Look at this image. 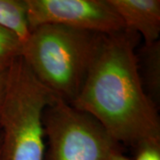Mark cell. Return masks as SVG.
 Returning <instances> with one entry per match:
<instances>
[{
    "label": "cell",
    "instance_id": "6da1fadb",
    "mask_svg": "<svg viewBox=\"0 0 160 160\" xmlns=\"http://www.w3.org/2000/svg\"><path fill=\"white\" fill-rule=\"evenodd\" d=\"M71 106L91 116L117 142L160 143L157 106L144 89L132 33L102 35Z\"/></svg>",
    "mask_w": 160,
    "mask_h": 160
},
{
    "label": "cell",
    "instance_id": "7a4b0ae2",
    "mask_svg": "<svg viewBox=\"0 0 160 160\" xmlns=\"http://www.w3.org/2000/svg\"><path fill=\"white\" fill-rule=\"evenodd\" d=\"M102 35L42 25L30 30L22 44V58L54 97L71 105L86 80Z\"/></svg>",
    "mask_w": 160,
    "mask_h": 160
},
{
    "label": "cell",
    "instance_id": "3957f363",
    "mask_svg": "<svg viewBox=\"0 0 160 160\" xmlns=\"http://www.w3.org/2000/svg\"><path fill=\"white\" fill-rule=\"evenodd\" d=\"M56 100L22 56L7 70L0 104V160H44V114Z\"/></svg>",
    "mask_w": 160,
    "mask_h": 160
},
{
    "label": "cell",
    "instance_id": "277c9868",
    "mask_svg": "<svg viewBox=\"0 0 160 160\" xmlns=\"http://www.w3.org/2000/svg\"><path fill=\"white\" fill-rule=\"evenodd\" d=\"M46 160H110L119 144L91 116L56 99L46 108Z\"/></svg>",
    "mask_w": 160,
    "mask_h": 160
},
{
    "label": "cell",
    "instance_id": "5b68a950",
    "mask_svg": "<svg viewBox=\"0 0 160 160\" xmlns=\"http://www.w3.org/2000/svg\"><path fill=\"white\" fill-rule=\"evenodd\" d=\"M26 3L30 30L46 24L104 35L126 29L108 0H26Z\"/></svg>",
    "mask_w": 160,
    "mask_h": 160
},
{
    "label": "cell",
    "instance_id": "8992f818",
    "mask_svg": "<svg viewBox=\"0 0 160 160\" xmlns=\"http://www.w3.org/2000/svg\"><path fill=\"white\" fill-rule=\"evenodd\" d=\"M108 2L119 16L126 30L142 36L144 45L159 40V0H108Z\"/></svg>",
    "mask_w": 160,
    "mask_h": 160
},
{
    "label": "cell",
    "instance_id": "52a82bcc",
    "mask_svg": "<svg viewBox=\"0 0 160 160\" xmlns=\"http://www.w3.org/2000/svg\"><path fill=\"white\" fill-rule=\"evenodd\" d=\"M0 26L23 44L30 34L26 0H0Z\"/></svg>",
    "mask_w": 160,
    "mask_h": 160
},
{
    "label": "cell",
    "instance_id": "ba28073f",
    "mask_svg": "<svg viewBox=\"0 0 160 160\" xmlns=\"http://www.w3.org/2000/svg\"><path fill=\"white\" fill-rule=\"evenodd\" d=\"M143 74L141 76L144 89L156 104L160 92V44L159 40L142 48Z\"/></svg>",
    "mask_w": 160,
    "mask_h": 160
},
{
    "label": "cell",
    "instance_id": "9c48e42d",
    "mask_svg": "<svg viewBox=\"0 0 160 160\" xmlns=\"http://www.w3.org/2000/svg\"><path fill=\"white\" fill-rule=\"evenodd\" d=\"M22 43L15 35L0 26V72L10 68L22 56Z\"/></svg>",
    "mask_w": 160,
    "mask_h": 160
},
{
    "label": "cell",
    "instance_id": "30bf717a",
    "mask_svg": "<svg viewBox=\"0 0 160 160\" xmlns=\"http://www.w3.org/2000/svg\"><path fill=\"white\" fill-rule=\"evenodd\" d=\"M136 150L134 160H160V143H144L138 146Z\"/></svg>",
    "mask_w": 160,
    "mask_h": 160
},
{
    "label": "cell",
    "instance_id": "8fae6325",
    "mask_svg": "<svg viewBox=\"0 0 160 160\" xmlns=\"http://www.w3.org/2000/svg\"><path fill=\"white\" fill-rule=\"evenodd\" d=\"M7 70L0 72V104H1V102H2L3 95H4V92H5V87H6Z\"/></svg>",
    "mask_w": 160,
    "mask_h": 160
},
{
    "label": "cell",
    "instance_id": "7c38bea8",
    "mask_svg": "<svg viewBox=\"0 0 160 160\" xmlns=\"http://www.w3.org/2000/svg\"><path fill=\"white\" fill-rule=\"evenodd\" d=\"M110 160H131V159L127 158L126 156H124V155L121 153V151H120V150H118V151H116L114 154H113V156L111 157Z\"/></svg>",
    "mask_w": 160,
    "mask_h": 160
},
{
    "label": "cell",
    "instance_id": "4fadbf2b",
    "mask_svg": "<svg viewBox=\"0 0 160 160\" xmlns=\"http://www.w3.org/2000/svg\"><path fill=\"white\" fill-rule=\"evenodd\" d=\"M0 151H1V133H0Z\"/></svg>",
    "mask_w": 160,
    "mask_h": 160
}]
</instances>
